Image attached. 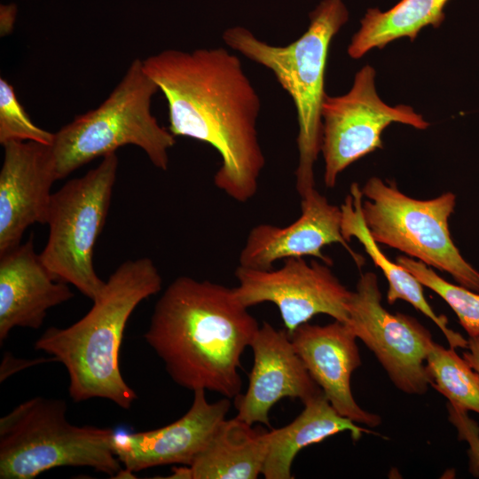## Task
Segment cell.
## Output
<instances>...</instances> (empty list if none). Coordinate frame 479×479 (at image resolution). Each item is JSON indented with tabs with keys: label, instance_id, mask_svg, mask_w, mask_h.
Returning <instances> with one entry per match:
<instances>
[{
	"label": "cell",
	"instance_id": "cell-1",
	"mask_svg": "<svg viewBox=\"0 0 479 479\" xmlns=\"http://www.w3.org/2000/svg\"><path fill=\"white\" fill-rule=\"evenodd\" d=\"M143 64L167 99L169 131L213 146L222 159L215 185L236 201L251 200L265 165L256 130L261 102L240 59L222 47L169 49Z\"/></svg>",
	"mask_w": 479,
	"mask_h": 479
},
{
	"label": "cell",
	"instance_id": "cell-2",
	"mask_svg": "<svg viewBox=\"0 0 479 479\" xmlns=\"http://www.w3.org/2000/svg\"><path fill=\"white\" fill-rule=\"evenodd\" d=\"M247 309L233 287L179 276L157 301L144 338L177 385L235 398L240 357L259 328Z\"/></svg>",
	"mask_w": 479,
	"mask_h": 479
},
{
	"label": "cell",
	"instance_id": "cell-3",
	"mask_svg": "<svg viewBox=\"0 0 479 479\" xmlns=\"http://www.w3.org/2000/svg\"><path fill=\"white\" fill-rule=\"evenodd\" d=\"M161 287V275L152 259L125 261L82 318L66 328L49 327L37 339L35 349L66 367L74 402L106 398L122 409L130 408L137 396L121 373V343L134 310Z\"/></svg>",
	"mask_w": 479,
	"mask_h": 479
},
{
	"label": "cell",
	"instance_id": "cell-4",
	"mask_svg": "<svg viewBox=\"0 0 479 479\" xmlns=\"http://www.w3.org/2000/svg\"><path fill=\"white\" fill-rule=\"evenodd\" d=\"M348 20L342 0H323L310 13L307 30L284 46L271 45L241 26L223 33L226 45L270 69L293 99L298 122L295 188L300 197L315 188L314 164L321 151L328 51Z\"/></svg>",
	"mask_w": 479,
	"mask_h": 479
},
{
	"label": "cell",
	"instance_id": "cell-5",
	"mask_svg": "<svg viewBox=\"0 0 479 479\" xmlns=\"http://www.w3.org/2000/svg\"><path fill=\"white\" fill-rule=\"evenodd\" d=\"M158 90L143 60L134 59L97 108L76 116L54 133L51 148L58 180L129 145L141 148L157 169L166 171L176 139L151 113V101Z\"/></svg>",
	"mask_w": 479,
	"mask_h": 479
},
{
	"label": "cell",
	"instance_id": "cell-6",
	"mask_svg": "<svg viewBox=\"0 0 479 479\" xmlns=\"http://www.w3.org/2000/svg\"><path fill=\"white\" fill-rule=\"evenodd\" d=\"M62 399L36 397L0 419V478L33 479L61 467H86L117 478L114 430L76 426Z\"/></svg>",
	"mask_w": 479,
	"mask_h": 479
},
{
	"label": "cell",
	"instance_id": "cell-7",
	"mask_svg": "<svg viewBox=\"0 0 479 479\" xmlns=\"http://www.w3.org/2000/svg\"><path fill=\"white\" fill-rule=\"evenodd\" d=\"M361 192L364 221L378 244L447 272L459 285L479 292V271L462 256L450 234L453 192L417 200L378 177H370Z\"/></svg>",
	"mask_w": 479,
	"mask_h": 479
},
{
	"label": "cell",
	"instance_id": "cell-8",
	"mask_svg": "<svg viewBox=\"0 0 479 479\" xmlns=\"http://www.w3.org/2000/svg\"><path fill=\"white\" fill-rule=\"evenodd\" d=\"M119 160L116 153L51 195L47 242L40 257L58 280L71 284L93 301L106 281L93 264L94 248L106 220Z\"/></svg>",
	"mask_w": 479,
	"mask_h": 479
},
{
	"label": "cell",
	"instance_id": "cell-9",
	"mask_svg": "<svg viewBox=\"0 0 479 479\" xmlns=\"http://www.w3.org/2000/svg\"><path fill=\"white\" fill-rule=\"evenodd\" d=\"M376 72L363 67L344 95L326 94L322 106L324 183L333 188L339 175L365 155L383 147L381 134L393 122L426 130L429 122L406 105L390 106L378 95Z\"/></svg>",
	"mask_w": 479,
	"mask_h": 479
},
{
	"label": "cell",
	"instance_id": "cell-10",
	"mask_svg": "<svg viewBox=\"0 0 479 479\" xmlns=\"http://www.w3.org/2000/svg\"><path fill=\"white\" fill-rule=\"evenodd\" d=\"M347 324L373 351L392 383L402 392L422 395L431 380L427 355L435 342L413 317L391 313L381 303L377 275L362 273L348 302Z\"/></svg>",
	"mask_w": 479,
	"mask_h": 479
},
{
	"label": "cell",
	"instance_id": "cell-11",
	"mask_svg": "<svg viewBox=\"0 0 479 479\" xmlns=\"http://www.w3.org/2000/svg\"><path fill=\"white\" fill-rule=\"evenodd\" d=\"M330 266L315 260L308 263L303 257L285 259L279 269L255 270L239 265L235 270L239 285L233 290L247 308L274 303L289 336L318 314L346 323L352 291L342 284Z\"/></svg>",
	"mask_w": 479,
	"mask_h": 479
},
{
	"label": "cell",
	"instance_id": "cell-12",
	"mask_svg": "<svg viewBox=\"0 0 479 479\" xmlns=\"http://www.w3.org/2000/svg\"><path fill=\"white\" fill-rule=\"evenodd\" d=\"M341 244L357 267L364 257L349 246L342 232V209L331 204L316 188L301 197V215L287 226L260 224L254 226L240 250L239 265L255 270H271L279 260L313 256L331 265L322 253L327 245Z\"/></svg>",
	"mask_w": 479,
	"mask_h": 479
},
{
	"label": "cell",
	"instance_id": "cell-13",
	"mask_svg": "<svg viewBox=\"0 0 479 479\" xmlns=\"http://www.w3.org/2000/svg\"><path fill=\"white\" fill-rule=\"evenodd\" d=\"M0 170V255L21 243L26 230L46 224L57 178L51 145L12 141L3 145Z\"/></svg>",
	"mask_w": 479,
	"mask_h": 479
},
{
	"label": "cell",
	"instance_id": "cell-14",
	"mask_svg": "<svg viewBox=\"0 0 479 479\" xmlns=\"http://www.w3.org/2000/svg\"><path fill=\"white\" fill-rule=\"evenodd\" d=\"M254 362L245 394L235 397L236 418L249 425L271 427L269 412L279 400L298 398L305 403L322 393L296 353L287 330L263 322L250 346Z\"/></svg>",
	"mask_w": 479,
	"mask_h": 479
},
{
	"label": "cell",
	"instance_id": "cell-15",
	"mask_svg": "<svg viewBox=\"0 0 479 479\" xmlns=\"http://www.w3.org/2000/svg\"><path fill=\"white\" fill-rule=\"evenodd\" d=\"M206 390L193 391L190 409L162 428L141 431H114L113 451L130 474L163 465L190 466L225 419L231 401L208 403Z\"/></svg>",
	"mask_w": 479,
	"mask_h": 479
},
{
	"label": "cell",
	"instance_id": "cell-16",
	"mask_svg": "<svg viewBox=\"0 0 479 479\" xmlns=\"http://www.w3.org/2000/svg\"><path fill=\"white\" fill-rule=\"evenodd\" d=\"M290 338L310 375L341 415L371 428L381 423L379 415L362 409L352 395L350 378L362 361L357 338L347 323H305Z\"/></svg>",
	"mask_w": 479,
	"mask_h": 479
},
{
	"label": "cell",
	"instance_id": "cell-17",
	"mask_svg": "<svg viewBox=\"0 0 479 479\" xmlns=\"http://www.w3.org/2000/svg\"><path fill=\"white\" fill-rule=\"evenodd\" d=\"M74 297L35 252L34 234L0 255V342L14 327L38 329L47 311Z\"/></svg>",
	"mask_w": 479,
	"mask_h": 479
},
{
	"label": "cell",
	"instance_id": "cell-18",
	"mask_svg": "<svg viewBox=\"0 0 479 479\" xmlns=\"http://www.w3.org/2000/svg\"><path fill=\"white\" fill-rule=\"evenodd\" d=\"M267 432L236 417L224 419L192 464L175 467L170 478L255 479L265 461Z\"/></svg>",
	"mask_w": 479,
	"mask_h": 479
},
{
	"label": "cell",
	"instance_id": "cell-19",
	"mask_svg": "<svg viewBox=\"0 0 479 479\" xmlns=\"http://www.w3.org/2000/svg\"><path fill=\"white\" fill-rule=\"evenodd\" d=\"M303 404V410L292 422L267 432V453L262 472L265 479L292 478L291 467L297 453L329 436L348 431L357 441L363 434L373 433L341 415L323 392Z\"/></svg>",
	"mask_w": 479,
	"mask_h": 479
},
{
	"label": "cell",
	"instance_id": "cell-20",
	"mask_svg": "<svg viewBox=\"0 0 479 479\" xmlns=\"http://www.w3.org/2000/svg\"><path fill=\"white\" fill-rule=\"evenodd\" d=\"M362 200L361 189L357 183H353L350 186V194L341 206L342 232L348 242L352 237L357 239L373 263L381 270L389 285L388 303L393 304L398 300L407 302L435 323L444 335L449 347L466 349L467 339L451 329L444 316L435 312L426 300L422 284L397 261L392 262L389 259L381 250L364 221Z\"/></svg>",
	"mask_w": 479,
	"mask_h": 479
},
{
	"label": "cell",
	"instance_id": "cell-21",
	"mask_svg": "<svg viewBox=\"0 0 479 479\" xmlns=\"http://www.w3.org/2000/svg\"><path fill=\"white\" fill-rule=\"evenodd\" d=\"M450 0H401L388 11L370 8L360 21L348 47L352 59H360L373 49L408 37L411 41L428 26L438 27L444 20V7Z\"/></svg>",
	"mask_w": 479,
	"mask_h": 479
},
{
	"label": "cell",
	"instance_id": "cell-22",
	"mask_svg": "<svg viewBox=\"0 0 479 479\" xmlns=\"http://www.w3.org/2000/svg\"><path fill=\"white\" fill-rule=\"evenodd\" d=\"M426 367L430 385L450 404L479 414V373L455 349L434 342L427 355Z\"/></svg>",
	"mask_w": 479,
	"mask_h": 479
},
{
	"label": "cell",
	"instance_id": "cell-23",
	"mask_svg": "<svg viewBox=\"0 0 479 479\" xmlns=\"http://www.w3.org/2000/svg\"><path fill=\"white\" fill-rule=\"evenodd\" d=\"M397 262L412 273L423 287L439 295L456 314L468 337L479 336V294L460 285L450 283L431 267L406 255Z\"/></svg>",
	"mask_w": 479,
	"mask_h": 479
},
{
	"label": "cell",
	"instance_id": "cell-24",
	"mask_svg": "<svg viewBox=\"0 0 479 479\" xmlns=\"http://www.w3.org/2000/svg\"><path fill=\"white\" fill-rule=\"evenodd\" d=\"M54 133L36 126L21 106L14 89L0 78V143L35 141L51 145Z\"/></svg>",
	"mask_w": 479,
	"mask_h": 479
},
{
	"label": "cell",
	"instance_id": "cell-25",
	"mask_svg": "<svg viewBox=\"0 0 479 479\" xmlns=\"http://www.w3.org/2000/svg\"><path fill=\"white\" fill-rule=\"evenodd\" d=\"M449 420L456 427L459 438L469 444V470L475 475H479V426L471 420L467 412L462 411L450 404L447 405Z\"/></svg>",
	"mask_w": 479,
	"mask_h": 479
},
{
	"label": "cell",
	"instance_id": "cell-26",
	"mask_svg": "<svg viewBox=\"0 0 479 479\" xmlns=\"http://www.w3.org/2000/svg\"><path fill=\"white\" fill-rule=\"evenodd\" d=\"M463 357L479 373V336L468 337Z\"/></svg>",
	"mask_w": 479,
	"mask_h": 479
}]
</instances>
